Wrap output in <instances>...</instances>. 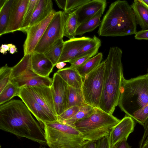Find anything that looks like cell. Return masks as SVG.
I'll return each instance as SVG.
<instances>
[{
    "label": "cell",
    "instance_id": "obj_1",
    "mask_svg": "<svg viewBox=\"0 0 148 148\" xmlns=\"http://www.w3.org/2000/svg\"><path fill=\"white\" fill-rule=\"evenodd\" d=\"M0 105L1 130L18 138L47 145L44 129L22 100L12 99Z\"/></svg>",
    "mask_w": 148,
    "mask_h": 148
},
{
    "label": "cell",
    "instance_id": "obj_2",
    "mask_svg": "<svg viewBox=\"0 0 148 148\" xmlns=\"http://www.w3.org/2000/svg\"><path fill=\"white\" fill-rule=\"evenodd\" d=\"M122 50L117 47L110 48L104 61V84L99 108L112 114L118 106L120 89L123 77Z\"/></svg>",
    "mask_w": 148,
    "mask_h": 148
},
{
    "label": "cell",
    "instance_id": "obj_3",
    "mask_svg": "<svg viewBox=\"0 0 148 148\" xmlns=\"http://www.w3.org/2000/svg\"><path fill=\"white\" fill-rule=\"evenodd\" d=\"M137 23L128 2L118 0L112 3L104 15L98 31L99 36H122L135 34Z\"/></svg>",
    "mask_w": 148,
    "mask_h": 148
},
{
    "label": "cell",
    "instance_id": "obj_4",
    "mask_svg": "<svg viewBox=\"0 0 148 148\" xmlns=\"http://www.w3.org/2000/svg\"><path fill=\"white\" fill-rule=\"evenodd\" d=\"M148 104V74L122 79L118 106L132 118L134 113Z\"/></svg>",
    "mask_w": 148,
    "mask_h": 148
},
{
    "label": "cell",
    "instance_id": "obj_5",
    "mask_svg": "<svg viewBox=\"0 0 148 148\" xmlns=\"http://www.w3.org/2000/svg\"><path fill=\"white\" fill-rule=\"evenodd\" d=\"M99 108L87 117L77 122L74 127L85 140L97 141L109 136L112 128L120 121Z\"/></svg>",
    "mask_w": 148,
    "mask_h": 148
},
{
    "label": "cell",
    "instance_id": "obj_6",
    "mask_svg": "<svg viewBox=\"0 0 148 148\" xmlns=\"http://www.w3.org/2000/svg\"><path fill=\"white\" fill-rule=\"evenodd\" d=\"M42 127L50 148H84L87 141L75 127L58 120L45 123Z\"/></svg>",
    "mask_w": 148,
    "mask_h": 148
},
{
    "label": "cell",
    "instance_id": "obj_7",
    "mask_svg": "<svg viewBox=\"0 0 148 148\" xmlns=\"http://www.w3.org/2000/svg\"><path fill=\"white\" fill-rule=\"evenodd\" d=\"M31 54L24 55L20 61L12 67L11 82L19 88L43 86L51 87L53 79L40 76L31 68Z\"/></svg>",
    "mask_w": 148,
    "mask_h": 148
},
{
    "label": "cell",
    "instance_id": "obj_8",
    "mask_svg": "<svg viewBox=\"0 0 148 148\" xmlns=\"http://www.w3.org/2000/svg\"><path fill=\"white\" fill-rule=\"evenodd\" d=\"M105 63L104 61L83 79L82 90L86 103L99 108L104 84Z\"/></svg>",
    "mask_w": 148,
    "mask_h": 148
},
{
    "label": "cell",
    "instance_id": "obj_9",
    "mask_svg": "<svg viewBox=\"0 0 148 148\" xmlns=\"http://www.w3.org/2000/svg\"><path fill=\"white\" fill-rule=\"evenodd\" d=\"M65 19L63 12H56L34 52L45 54L58 40L63 39Z\"/></svg>",
    "mask_w": 148,
    "mask_h": 148
},
{
    "label": "cell",
    "instance_id": "obj_10",
    "mask_svg": "<svg viewBox=\"0 0 148 148\" xmlns=\"http://www.w3.org/2000/svg\"><path fill=\"white\" fill-rule=\"evenodd\" d=\"M56 12L53 10L43 20L27 29L25 32L27 37L23 46L24 55L30 54L34 52Z\"/></svg>",
    "mask_w": 148,
    "mask_h": 148
},
{
    "label": "cell",
    "instance_id": "obj_11",
    "mask_svg": "<svg viewBox=\"0 0 148 148\" xmlns=\"http://www.w3.org/2000/svg\"><path fill=\"white\" fill-rule=\"evenodd\" d=\"M17 96L21 99L42 127L45 123L56 121L38 103L26 88H20Z\"/></svg>",
    "mask_w": 148,
    "mask_h": 148
},
{
    "label": "cell",
    "instance_id": "obj_12",
    "mask_svg": "<svg viewBox=\"0 0 148 148\" xmlns=\"http://www.w3.org/2000/svg\"><path fill=\"white\" fill-rule=\"evenodd\" d=\"M68 87L56 72L54 73L51 88L58 116L66 109Z\"/></svg>",
    "mask_w": 148,
    "mask_h": 148
},
{
    "label": "cell",
    "instance_id": "obj_13",
    "mask_svg": "<svg viewBox=\"0 0 148 148\" xmlns=\"http://www.w3.org/2000/svg\"><path fill=\"white\" fill-rule=\"evenodd\" d=\"M25 88L38 103L56 120H57L58 115L51 87L39 86Z\"/></svg>",
    "mask_w": 148,
    "mask_h": 148
},
{
    "label": "cell",
    "instance_id": "obj_14",
    "mask_svg": "<svg viewBox=\"0 0 148 148\" xmlns=\"http://www.w3.org/2000/svg\"><path fill=\"white\" fill-rule=\"evenodd\" d=\"M131 116L125 115L110 132L109 136L110 148L120 141L127 140L130 134L134 130L135 123Z\"/></svg>",
    "mask_w": 148,
    "mask_h": 148
},
{
    "label": "cell",
    "instance_id": "obj_15",
    "mask_svg": "<svg viewBox=\"0 0 148 148\" xmlns=\"http://www.w3.org/2000/svg\"><path fill=\"white\" fill-rule=\"evenodd\" d=\"M29 0H14L5 34L20 31Z\"/></svg>",
    "mask_w": 148,
    "mask_h": 148
},
{
    "label": "cell",
    "instance_id": "obj_16",
    "mask_svg": "<svg viewBox=\"0 0 148 148\" xmlns=\"http://www.w3.org/2000/svg\"><path fill=\"white\" fill-rule=\"evenodd\" d=\"M91 38L83 36L75 38L64 41L62 52L58 62L70 63L73 60Z\"/></svg>",
    "mask_w": 148,
    "mask_h": 148
},
{
    "label": "cell",
    "instance_id": "obj_17",
    "mask_svg": "<svg viewBox=\"0 0 148 148\" xmlns=\"http://www.w3.org/2000/svg\"><path fill=\"white\" fill-rule=\"evenodd\" d=\"M106 5V0H90L74 11L78 25L92 18L101 10H105Z\"/></svg>",
    "mask_w": 148,
    "mask_h": 148
},
{
    "label": "cell",
    "instance_id": "obj_18",
    "mask_svg": "<svg viewBox=\"0 0 148 148\" xmlns=\"http://www.w3.org/2000/svg\"><path fill=\"white\" fill-rule=\"evenodd\" d=\"M31 68L37 75L49 77L54 66L43 53L33 52L31 54Z\"/></svg>",
    "mask_w": 148,
    "mask_h": 148
},
{
    "label": "cell",
    "instance_id": "obj_19",
    "mask_svg": "<svg viewBox=\"0 0 148 148\" xmlns=\"http://www.w3.org/2000/svg\"><path fill=\"white\" fill-rule=\"evenodd\" d=\"M56 73L69 86L82 89L83 78L76 69L69 66L59 69Z\"/></svg>",
    "mask_w": 148,
    "mask_h": 148
},
{
    "label": "cell",
    "instance_id": "obj_20",
    "mask_svg": "<svg viewBox=\"0 0 148 148\" xmlns=\"http://www.w3.org/2000/svg\"><path fill=\"white\" fill-rule=\"evenodd\" d=\"M53 10V3L51 0H39L28 28L43 20Z\"/></svg>",
    "mask_w": 148,
    "mask_h": 148
},
{
    "label": "cell",
    "instance_id": "obj_21",
    "mask_svg": "<svg viewBox=\"0 0 148 148\" xmlns=\"http://www.w3.org/2000/svg\"><path fill=\"white\" fill-rule=\"evenodd\" d=\"M131 6L136 23L143 30L148 29V9L140 0H134Z\"/></svg>",
    "mask_w": 148,
    "mask_h": 148
},
{
    "label": "cell",
    "instance_id": "obj_22",
    "mask_svg": "<svg viewBox=\"0 0 148 148\" xmlns=\"http://www.w3.org/2000/svg\"><path fill=\"white\" fill-rule=\"evenodd\" d=\"M104 11L101 10L92 18L79 24L76 31L75 36H81L86 32L93 31L99 26L101 17Z\"/></svg>",
    "mask_w": 148,
    "mask_h": 148
},
{
    "label": "cell",
    "instance_id": "obj_23",
    "mask_svg": "<svg viewBox=\"0 0 148 148\" xmlns=\"http://www.w3.org/2000/svg\"><path fill=\"white\" fill-rule=\"evenodd\" d=\"M64 13L65 19L64 27V36L69 39L75 38L76 36V31L78 25L76 15L74 11L68 14Z\"/></svg>",
    "mask_w": 148,
    "mask_h": 148
},
{
    "label": "cell",
    "instance_id": "obj_24",
    "mask_svg": "<svg viewBox=\"0 0 148 148\" xmlns=\"http://www.w3.org/2000/svg\"><path fill=\"white\" fill-rule=\"evenodd\" d=\"M86 103L82 89L69 86L66 109L74 106H81Z\"/></svg>",
    "mask_w": 148,
    "mask_h": 148
},
{
    "label": "cell",
    "instance_id": "obj_25",
    "mask_svg": "<svg viewBox=\"0 0 148 148\" xmlns=\"http://www.w3.org/2000/svg\"><path fill=\"white\" fill-rule=\"evenodd\" d=\"M103 58L101 53H98L89 59L83 65L76 69L84 79L88 74L95 69L101 64Z\"/></svg>",
    "mask_w": 148,
    "mask_h": 148
},
{
    "label": "cell",
    "instance_id": "obj_26",
    "mask_svg": "<svg viewBox=\"0 0 148 148\" xmlns=\"http://www.w3.org/2000/svg\"><path fill=\"white\" fill-rule=\"evenodd\" d=\"M101 44L100 40L96 36H94L83 47L74 60L88 55L92 57L95 56L97 54Z\"/></svg>",
    "mask_w": 148,
    "mask_h": 148
},
{
    "label": "cell",
    "instance_id": "obj_27",
    "mask_svg": "<svg viewBox=\"0 0 148 148\" xmlns=\"http://www.w3.org/2000/svg\"><path fill=\"white\" fill-rule=\"evenodd\" d=\"M95 108L86 103L81 106L79 110L72 118L61 123L75 127L74 124L77 122L90 116L93 112Z\"/></svg>",
    "mask_w": 148,
    "mask_h": 148
},
{
    "label": "cell",
    "instance_id": "obj_28",
    "mask_svg": "<svg viewBox=\"0 0 148 148\" xmlns=\"http://www.w3.org/2000/svg\"><path fill=\"white\" fill-rule=\"evenodd\" d=\"M14 0H7L0 8V36L5 34L10 18L11 7Z\"/></svg>",
    "mask_w": 148,
    "mask_h": 148
},
{
    "label": "cell",
    "instance_id": "obj_29",
    "mask_svg": "<svg viewBox=\"0 0 148 148\" xmlns=\"http://www.w3.org/2000/svg\"><path fill=\"white\" fill-rule=\"evenodd\" d=\"M64 42L63 39L59 40L44 54L55 66L58 63L61 56Z\"/></svg>",
    "mask_w": 148,
    "mask_h": 148
},
{
    "label": "cell",
    "instance_id": "obj_30",
    "mask_svg": "<svg viewBox=\"0 0 148 148\" xmlns=\"http://www.w3.org/2000/svg\"><path fill=\"white\" fill-rule=\"evenodd\" d=\"M19 88L10 81L0 92V105L9 101L13 97L17 96Z\"/></svg>",
    "mask_w": 148,
    "mask_h": 148
},
{
    "label": "cell",
    "instance_id": "obj_31",
    "mask_svg": "<svg viewBox=\"0 0 148 148\" xmlns=\"http://www.w3.org/2000/svg\"><path fill=\"white\" fill-rule=\"evenodd\" d=\"M39 0H29L25 11L20 31L25 32Z\"/></svg>",
    "mask_w": 148,
    "mask_h": 148
},
{
    "label": "cell",
    "instance_id": "obj_32",
    "mask_svg": "<svg viewBox=\"0 0 148 148\" xmlns=\"http://www.w3.org/2000/svg\"><path fill=\"white\" fill-rule=\"evenodd\" d=\"M12 67L8 66L6 64L0 69V92L10 81V77Z\"/></svg>",
    "mask_w": 148,
    "mask_h": 148
},
{
    "label": "cell",
    "instance_id": "obj_33",
    "mask_svg": "<svg viewBox=\"0 0 148 148\" xmlns=\"http://www.w3.org/2000/svg\"><path fill=\"white\" fill-rule=\"evenodd\" d=\"M148 118V104L134 113L132 118L143 125Z\"/></svg>",
    "mask_w": 148,
    "mask_h": 148
},
{
    "label": "cell",
    "instance_id": "obj_34",
    "mask_svg": "<svg viewBox=\"0 0 148 148\" xmlns=\"http://www.w3.org/2000/svg\"><path fill=\"white\" fill-rule=\"evenodd\" d=\"M81 106H74L68 108L58 116L57 120L62 122L71 118L78 112Z\"/></svg>",
    "mask_w": 148,
    "mask_h": 148
},
{
    "label": "cell",
    "instance_id": "obj_35",
    "mask_svg": "<svg viewBox=\"0 0 148 148\" xmlns=\"http://www.w3.org/2000/svg\"><path fill=\"white\" fill-rule=\"evenodd\" d=\"M90 0H66L65 10L64 12L68 14L74 11Z\"/></svg>",
    "mask_w": 148,
    "mask_h": 148
},
{
    "label": "cell",
    "instance_id": "obj_36",
    "mask_svg": "<svg viewBox=\"0 0 148 148\" xmlns=\"http://www.w3.org/2000/svg\"><path fill=\"white\" fill-rule=\"evenodd\" d=\"M92 57L90 55L84 56L72 61L70 63V67L77 69L83 65L89 59Z\"/></svg>",
    "mask_w": 148,
    "mask_h": 148
},
{
    "label": "cell",
    "instance_id": "obj_37",
    "mask_svg": "<svg viewBox=\"0 0 148 148\" xmlns=\"http://www.w3.org/2000/svg\"><path fill=\"white\" fill-rule=\"evenodd\" d=\"M96 144L97 148H110L109 135L98 140Z\"/></svg>",
    "mask_w": 148,
    "mask_h": 148
},
{
    "label": "cell",
    "instance_id": "obj_38",
    "mask_svg": "<svg viewBox=\"0 0 148 148\" xmlns=\"http://www.w3.org/2000/svg\"><path fill=\"white\" fill-rule=\"evenodd\" d=\"M144 128V132L142 137L139 142V148H141L146 138L148 136V118L143 125Z\"/></svg>",
    "mask_w": 148,
    "mask_h": 148
},
{
    "label": "cell",
    "instance_id": "obj_39",
    "mask_svg": "<svg viewBox=\"0 0 148 148\" xmlns=\"http://www.w3.org/2000/svg\"><path fill=\"white\" fill-rule=\"evenodd\" d=\"M135 38L138 40H148V29L142 30L137 32L135 34Z\"/></svg>",
    "mask_w": 148,
    "mask_h": 148
},
{
    "label": "cell",
    "instance_id": "obj_40",
    "mask_svg": "<svg viewBox=\"0 0 148 148\" xmlns=\"http://www.w3.org/2000/svg\"><path fill=\"white\" fill-rule=\"evenodd\" d=\"M131 147L127 140H123L117 143L114 148H131Z\"/></svg>",
    "mask_w": 148,
    "mask_h": 148
},
{
    "label": "cell",
    "instance_id": "obj_41",
    "mask_svg": "<svg viewBox=\"0 0 148 148\" xmlns=\"http://www.w3.org/2000/svg\"><path fill=\"white\" fill-rule=\"evenodd\" d=\"M12 45V44H2L0 48L1 53L3 54H6L7 51H9L10 47Z\"/></svg>",
    "mask_w": 148,
    "mask_h": 148
},
{
    "label": "cell",
    "instance_id": "obj_42",
    "mask_svg": "<svg viewBox=\"0 0 148 148\" xmlns=\"http://www.w3.org/2000/svg\"><path fill=\"white\" fill-rule=\"evenodd\" d=\"M55 1L59 8L64 11L66 7V0H56Z\"/></svg>",
    "mask_w": 148,
    "mask_h": 148
},
{
    "label": "cell",
    "instance_id": "obj_43",
    "mask_svg": "<svg viewBox=\"0 0 148 148\" xmlns=\"http://www.w3.org/2000/svg\"><path fill=\"white\" fill-rule=\"evenodd\" d=\"M84 148H97V144L95 141L87 140L85 143Z\"/></svg>",
    "mask_w": 148,
    "mask_h": 148
},
{
    "label": "cell",
    "instance_id": "obj_44",
    "mask_svg": "<svg viewBox=\"0 0 148 148\" xmlns=\"http://www.w3.org/2000/svg\"><path fill=\"white\" fill-rule=\"evenodd\" d=\"M66 62H58L56 65V66L57 68L59 69H63V67L66 65Z\"/></svg>",
    "mask_w": 148,
    "mask_h": 148
},
{
    "label": "cell",
    "instance_id": "obj_45",
    "mask_svg": "<svg viewBox=\"0 0 148 148\" xmlns=\"http://www.w3.org/2000/svg\"><path fill=\"white\" fill-rule=\"evenodd\" d=\"M9 51L10 53L12 54H13L16 52H17V51L16 46L12 44L10 47Z\"/></svg>",
    "mask_w": 148,
    "mask_h": 148
},
{
    "label": "cell",
    "instance_id": "obj_46",
    "mask_svg": "<svg viewBox=\"0 0 148 148\" xmlns=\"http://www.w3.org/2000/svg\"><path fill=\"white\" fill-rule=\"evenodd\" d=\"M141 148H148V136L146 138L145 142Z\"/></svg>",
    "mask_w": 148,
    "mask_h": 148
},
{
    "label": "cell",
    "instance_id": "obj_47",
    "mask_svg": "<svg viewBox=\"0 0 148 148\" xmlns=\"http://www.w3.org/2000/svg\"><path fill=\"white\" fill-rule=\"evenodd\" d=\"M140 1L148 9V0H140Z\"/></svg>",
    "mask_w": 148,
    "mask_h": 148
},
{
    "label": "cell",
    "instance_id": "obj_48",
    "mask_svg": "<svg viewBox=\"0 0 148 148\" xmlns=\"http://www.w3.org/2000/svg\"><path fill=\"white\" fill-rule=\"evenodd\" d=\"M7 0H0V8L4 5Z\"/></svg>",
    "mask_w": 148,
    "mask_h": 148
},
{
    "label": "cell",
    "instance_id": "obj_49",
    "mask_svg": "<svg viewBox=\"0 0 148 148\" xmlns=\"http://www.w3.org/2000/svg\"><path fill=\"white\" fill-rule=\"evenodd\" d=\"M147 73L148 74V68L147 69Z\"/></svg>",
    "mask_w": 148,
    "mask_h": 148
},
{
    "label": "cell",
    "instance_id": "obj_50",
    "mask_svg": "<svg viewBox=\"0 0 148 148\" xmlns=\"http://www.w3.org/2000/svg\"><path fill=\"white\" fill-rule=\"evenodd\" d=\"M0 148H1V146H0Z\"/></svg>",
    "mask_w": 148,
    "mask_h": 148
}]
</instances>
